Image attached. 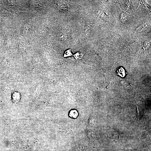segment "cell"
I'll use <instances>...</instances> for the list:
<instances>
[{"mask_svg":"<svg viewBox=\"0 0 151 151\" xmlns=\"http://www.w3.org/2000/svg\"><path fill=\"white\" fill-rule=\"evenodd\" d=\"M117 72L118 75L122 77H124L125 75V71L124 69L121 68L117 69Z\"/></svg>","mask_w":151,"mask_h":151,"instance_id":"7a4b0ae2","label":"cell"},{"mask_svg":"<svg viewBox=\"0 0 151 151\" xmlns=\"http://www.w3.org/2000/svg\"><path fill=\"white\" fill-rule=\"evenodd\" d=\"M78 115V113L76 110H73L70 112V117H74V118H76Z\"/></svg>","mask_w":151,"mask_h":151,"instance_id":"3957f363","label":"cell"},{"mask_svg":"<svg viewBox=\"0 0 151 151\" xmlns=\"http://www.w3.org/2000/svg\"><path fill=\"white\" fill-rule=\"evenodd\" d=\"M83 56V55L82 54L79 53H77L74 55L76 59H80L81 57H82Z\"/></svg>","mask_w":151,"mask_h":151,"instance_id":"5b68a950","label":"cell"},{"mask_svg":"<svg viewBox=\"0 0 151 151\" xmlns=\"http://www.w3.org/2000/svg\"><path fill=\"white\" fill-rule=\"evenodd\" d=\"M72 53L71 52V51L70 50H68L65 52L64 56V57H68L70 56H72Z\"/></svg>","mask_w":151,"mask_h":151,"instance_id":"277c9868","label":"cell"},{"mask_svg":"<svg viewBox=\"0 0 151 151\" xmlns=\"http://www.w3.org/2000/svg\"><path fill=\"white\" fill-rule=\"evenodd\" d=\"M21 98V94L19 93L16 91L13 93L12 99L13 102L15 103H17L20 101Z\"/></svg>","mask_w":151,"mask_h":151,"instance_id":"6da1fadb","label":"cell"}]
</instances>
